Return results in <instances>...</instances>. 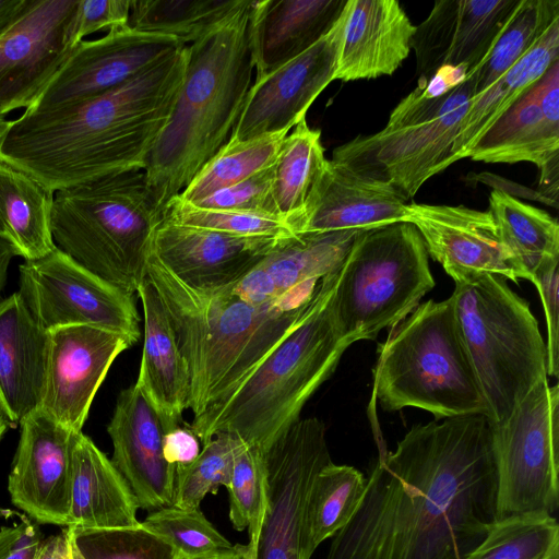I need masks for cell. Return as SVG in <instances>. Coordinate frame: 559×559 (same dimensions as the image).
Returning a JSON list of instances; mask_svg holds the SVG:
<instances>
[{
  "label": "cell",
  "mask_w": 559,
  "mask_h": 559,
  "mask_svg": "<svg viewBox=\"0 0 559 559\" xmlns=\"http://www.w3.org/2000/svg\"><path fill=\"white\" fill-rule=\"evenodd\" d=\"M493 421L415 425L379 454L325 559H464L497 521Z\"/></svg>",
  "instance_id": "cell-1"
},
{
  "label": "cell",
  "mask_w": 559,
  "mask_h": 559,
  "mask_svg": "<svg viewBox=\"0 0 559 559\" xmlns=\"http://www.w3.org/2000/svg\"><path fill=\"white\" fill-rule=\"evenodd\" d=\"M187 66V45L122 85L81 104L25 112L11 121L0 162L50 192L144 170L170 118Z\"/></svg>",
  "instance_id": "cell-2"
},
{
  "label": "cell",
  "mask_w": 559,
  "mask_h": 559,
  "mask_svg": "<svg viewBox=\"0 0 559 559\" xmlns=\"http://www.w3.org/2000/svg\"><path fill=\"white\" fill-rule=\"evenodd\" d=\"M146 278L160 298L185 361L193 418L231 394L301 322L323 280L255 305L240 298L233 285L187 286L153 252Z\"/></svg>",
  "instance_id": "cell-3"
},
{
  "label": "cell",
  "mask_w": 559,
  "mask_h": 559,
  "mask_svg": "<svg viewBox=\"0 0 559 559\" xmlns=\"http://www.w3.org/2000/svg\"><path fill=\"white\" fill-rule=\"evenodd\" d=\"M252 1L228 22L187 45V66L170 118L144 168L162 211L229 140L251 86Z\"/></svg>",
  "instance_id": "cell-4"
},
{
  "label": "cell",
  "mask_w": 559,
  "mask_h": 559,
  "mask_svg": "<svg viewBox=\"0 0 559 559\" xmlns=\"http://www.w3.org/2000/svg\"><path fill=\"white\" fill-rule=\"evenodd\" d=\"M341 267L322 280L301 322L255 370L231 394L192 418L189 428L202 444L217 432H230L266 451L300 418L306 402L349 346L332 310Z\"/></svg>",
  "instance_id": "cell-5"
},
{
  "label": "cell",
  "mask_w": 559,
  "mask_h": 559,
  "mask_svg": "<svg viewBox=\"0 0 559 559\" xmlns=\"http://www.w3.org/2000/svg\"><path fill=\"white\" fill-rule=\"evenodd\" d=\"M163 219L144 170H131L53 192L50 229L58 249L133 295Z\"/></svg>",
  "instance_id": "cell-6"
},
{
  "label": "cell",
  "mask_w": 559,
  "mask_h": 559,
  "mask_svg": "<svg viewBox=\"0 0 559 559\" xmlns=\"http://www.w3.org/2000/svg\"><path fill=\"white\" fill-rule=\"evenodd\" d=\"M373 396L388 412L415 407L436 419L488 416L451 297L418 305L378 348Z\"/></svg>",
  "instance_id": "cell-7"
},
{
  "label": "cell",
  "mask_w": 559,
  "mask_h": 559,
  "mask_svg": "<svg viewBox=\"0 0 559 559\" xmlns=\"http://www.w3.org/2000/svg\"><path fill=\"white\" fill-rule=\"evenodd\" d=\"M450 296L488 417L498 423L543 378L547 349L526 300L501 276L475 273Z\"/></svg>",
  "instance_id": "cell-8"
},
{
  "label": "cell",
  "mask_w": 559,
  "mask_h": 559,
  "mask_svg": "<svg viewBox=\"0 0 559 559\" xmlns=\"http://www.w3.org/2000/svg\"><path fill=\"white\" fill-rule=\"evenodd\" d=\"M435 287L417 228L400 222L362 230L340 270L332 297L337 330L350 346L394 328Z\"/></svg>",
  "instance_id": "cell-9"
},
{
  "label": "cell",
  "mask_w": 559,
  "mask_h": 559,
  "mask_svg": "<svg viewBox=\"0 0 559 559\" xmlns=\"http://www.w3.org/2000/svg\"><path fill=\"white\" fill-rule=\"evenodd\" d=\"M473 97L466 78L438 97L427 96L417 85L382 130L336 147L332 159L390 183L409 201L428 179L456 162L455 140Z\"/></svg>",
  "instance_id": "cell-10"
},
{
  "label": "cell",
  "mask_w": 559,
  "mask_h": 559,
  "mask_svg": "<svg viewBox=\"0 0 559 559\" xmlns=\"http://www.w3.org/2000/svg\"><path fill=\"white\" fill-rule=\"evenodd\" d=\"M497 520L559 507V388L540 379L493 423Z\"/></svg>",
  "instance_id": "cell-11"
},
{
  "label": "cell",
  "mask_w": 559,
  "mask_h": 559,
  "mask_svg": "<svg viewBox=\"0 0 559 559\" xmlns=\"http://www.w3.org/2000/svg\"><path fill=\"white\" fill-rule=\"evenodd\" d=\"M17 293L47 332L92 325L118 332L132 344L140 338L133 295L84 269L57 247L44 257L21 263Z\"/></svg>",
  "instance_id": "cell-12"
},
{
  "label": "cell",
  "mask_w": 559,
  "mask_h": 559,
  "mask_svg": "<svg viewBox=\"0 0 559 559\" xmlns=\"http://www.w3.org/2000/svg\"><path fill=\"white\" fill-rule=\"evenodd\" d=\"M332 462L325 426L299 418L265 451L266 503L255 540V559H310L305 512L316 475Z\"/></svg>",
  "instance_id": "cell-13"
},
{
  "label": "cell",
  "mask_w": 559,
  "mask_h": 559,
  "mask_svg": "<svg viewBox=\"0 0 559 559\" xmlns=\"http://www.w3.org/2000/svg\"><path fill=\"white\" fill-rule=\"evenodd\" d=\"M81 0H38L0 38V118L29 108L81 41Z\"/></svg>",
  "instance_id": "cell-14"
},
{
  "label": "cell",
  "mask_w": 559,
  "mask_h": 559,
  "mask_svg": "<svg viewBox=\"0 0 559 559\" xmlns=\"http://www.w3.org/2000/svg\"><path fill=\"white\" fill-rule=\"evenodd\" d=\"M185 46L173 36L129 26L110 31L99 39L81 40L43 94L26 110L47 112L95 98Z\"/></svg>",
  "instance_id": "cell-15"
},
{
  "label": "cell",
  "mask_w": 559,
  "mask_h": 559,
  "mask_svg": "<svg viewBox=\"0 0 559 559\" xmlns=\"http://www.w3.org/2000/svg\"><path fill=\"white\" fill-rule=\"evenodd\" d=\"M345 7L331 31L311 48L267 75L255 79L229 140L242 141L289 131L306 119L314 99L335 80Z\"/></svg>",
  "instance_id": "cell-16"
},
{
  "label": "cell",
  "mask_w": 559,
  "mask_h": 559,
  "mask_svg": "<svg viewBox=\"0 0 559 559\" xmlns=\"http://www.w3.org/2000/svg\"><path fill=\"white\" fill-rule=\"evenodd\" d=\"M48 333L47 373L39 411L80 432L110 366L133 344L118 332L92 325L63 326Z\"/></svg>",
  "instance_id": "cell-17"
},
{
  "label": "cell",
  "mask_w": 559,
  "mask_h": 559,
  "mask_svg": "<svg viewBox=\"0 0 559 559\" xmlns=\"http://www.w3.org/2000/svg\"><path fill=\"white\" fill-rule=\"evenodd\" d=\"M19 426L20 439L8 477L11 501L38 523L67 527L72 447L78 432L39 409Z\"/></svg>",
  "instance_id": "cell-18"
},
{
  "label": "cell",
  "mask_w": 559,
  "mask_h": 559,
  "mask_svg": "<svg viewBox=\"0 0 559 559\" xmlns=\"http://www.w3.org/2000/svg\"><path fill=\"white\" fill-rule=\"evenodd\" d=\"M407 222L420 234L428 255L453 281L487 273L519 283L526 280L503 245L490 211L464 205L407 204Z\"/></svg>",
  "instance_id": "cell-19"
},
{
  "label": "cell",
  "mask_w": 559,
  "mask_h": 559,
  "mask_svg": "<svg viewBox=\"0 0 559 559\" xmlns=\"http://www.w3.org/2000/svg\"><path fill=\"white\" fill-rule=\"evenodd\" d=\"M521 0H438L416 26L411 49L418 84L445 66L474 69L487 55Z\"/></svg>",
  "instance_id": "cell-20"
},
{
  "label": "cell",
  "mask_w": 559,
  "mask_h": 559,
  "mask_svg": "<svg viewBox=\"0 0 559 559\" xmlns=\"http://www.w3.org/2000/svg\"><path fill=\"white\" fill-rule=\"evenodd\" d=\"M110 459L132 490L139 509L173 506L176 468L164 457L163 419L134 383L122 390L107 426Z\"/></svg>",
  "instance_id": "cell-21"
},
{
  "label": "cell",
  "mask_w": 559,
  "mask_h": 559,
  "mask_svg": "<svg viewBox=\"0 0 559 559\" xmlns=\"http://www.w3.org/2000/svg\"><path fill=\"white\" fill-rule=\"evenodd\" d=\"M284 238L242 237L163 219L153 253L179 281L195 289L234 285Z\"/></svg>",
  "instance_id": "cell-22"
},
{
  "label": "cell",
  "mask_w": 559,
  "mask_h": 559,
  "mask_svg": "<svg viewBox=\"0 0 559 559\" xmlns=\"http://www.w3.org/2000/svg\"><path fill=\"white\" fill-rule=\"evenodd\" d=\"M407 204L390 183L328 159L313 199L290 228L295 234L373 229L407 222Z\"/></svg>",
  "instance_id": "cell-23"
},
{
  "label": "cell",
  "mask_w": 559,
  "mask_h": 559,
  "mask_svg": "<svg viewBox=\"0 0 559 559\" xmlns=\"http://www.w3.org/2000/svg\"><path fill=\"white\" fill-rule=\"evenodd\" d=\"M335 80L391 75L407 58L416 26L396 0H347Z\"/></svg>",
  "instance_id": "cell-24"
},
{
  "label": "cell",
  "mask_w": 559,
  "mask_h": 559,
  "mask_svg": "<svg viewBox=\"0 0 559 559\" xmlns=\"http://www.w3.org/2000/svg\"><path fill=\"white\" fill-rule=\"evenodd\" d=\"M49 333L17 292L0 299V406L12 425L39 409L47 373Z\"/></svg>",
  "instance_id": "cell-25"
},
{
  "label": "cell",
  "mask_w": 559,
  "mask_h": 559,
  "mask_svg": "<svg viewBox=\"0 0 559 559\" xmlns=\"http://www.w3.org/2000/svg\"><path fill=\"white\" fill-rule=\"evenodd\" d=\"M362 230L296 234L281 239L233 290L243 300L269 304L295 287L337 271Z\"/></svg>",
  "instance_id": "cell-26"
},
{
  "label": "cell",
  "mask_w": 559,
  "mask_h": 559,
  "mask_svg": "<svg viewBox=\"0 0 559 559\" xmlns=\"http://www.w3.org/2000/svg\"><path fill=\"white\" fill-rule=\"evenodd\" d=\"M347 0L252 1L250 43L255 79L298 57L334 26Z\"/></svg>",
  "instance_id": "cell-27"
},
{
  "label": "cell",
  "mask_w": 559,
  "mask_h": 559,
  "mask_svg": "<svg viewBox=\"0 0 559 559\" xmlns=\"http://www.w3.org/2000/svg\"><path fill=\"white\" fill-rule=\"evenodd\" d=\"M468 157L485 163H532L539 169V188L557 201L559 118L543 112L533 84L480 138Z\"/></svg>",
  "instance_id": "cell-28"
},
{
  "label": "cell",
  "mask_w": 559,
  "mask_h": 559,
  "mask_svg": "<svg viewBox=\"0 0 559 559\" xmlns=\"http://www.w3.org/2000/svg\"><path fill=\"white\" fill-rule=\"evenodd\" d=\"M138 503L111 460L82 431L72 447L68 526L117 528L140 524Z\"/></svg>",
  "instance_id": "cell-29"
},
{
  "label": "cell",
  "mask_w": 559,
  "mask_h": 559,
  "mask_svg": "<svg viewBox=\"0 0 559 559\" xmlns=\"http://www.w3.org/2000/svg\"><path fill=\"white\" fill-rule=\"evenodd\" d=\"M144 312V340L135 384L160 415L166 432L189 409V377L160 298L145 278L136 290Z\"/></svg>",
  "instance_id": "cell-30"
},
{
  "label": "cell",
  "mask_w": 559,
  "mask_h": 559,
  "mask_svg": "<svg viewBox=\"0 0 559 559\" xmlns=\"http://www.w3.org/2000/svg\"><path fill=\"white\" fill-rule=\"evenodd\" d=\"M558 60L559 20H556L522 59L471 99L455 140L456 160L468 157L480 138Z\"/></svg>",
  "instance_id": "cell-31"
},
{
  "label": "cell",
  "mask_w": 559,
  "mask_h": 559,
  "mask_svg": "<svg viewBox=\"0 0 559 559\" xmlns=\"http://www.w3.org/2000/svg\"><path fill=\"white\" fill-rule=\"evenodd\" d=\"M52 198L33 178L0 162V236L24 260L56 248L50 229Z\"/></svg>",
  "instance_id": "cell-32"
},
{
  "label": "cell",
  "mask_w": 559,
  "mask_h": 559,
  "mask_svg": "<svg viewBox=\"0 0 559 559\" xmlns=\"http://www.w3.org/2000/svg\"><path fill=\"white\" fill-rule=\"evenodd\" d=\"M489 211L503 245L527 281L545 262L559 259V225L546 211L502 190L490 193Z\"/></svg>",
  "instance_id": "cell-33"
},
{
  "label": "cell",
  "mask_w": 559,
  "mask_h": 559,
  "mask_svg": "<svg viewBox=\"0 0 559 559\" xmlns=\"http://www.w3.org/2000/svg\"><path fill=\"white\" fill-rule=\"evenodd\" d=\"M326 163L321 132L302 119L286 135L274 163V198L289 226L309 206Z\"/></svg>",
  "instance_id": "cell-34"
},
{
  "label": "cell",
  "mask_w": 559,
  "mask_h": 559,
  "mask_svg": "<svg viewBox=\"0 0 559 559\" xmlns=\"http://www.w3.org/2000/svg\"><path fill=\"white\" fill-rule=\"evenodd\" d=\"M248 0H131L129 27L173 36L187 45L215 31Z\"/></svg>",
  "instance_id": "cell-35"
},
{
  "label": "cell",
  "mask_w": 559,
  "mask_h": 559,
  "mask_svg": "<svg viewBox=\"0 0 559 559\" xmlns=\"http://www.w3.org/2000/svg\"><path fill=\"white\" fill-rule=\"evenodd\" d=\"M365 487V475L350 465L330 462L316 475L305 512V546L310 556L349 522Z\"/></svg>",
  "instance_id": "cell-36"
},
{
  "label": "cell",
  "mask_w": 559,
  "mask_h": 559,
  "mask_svg": "<svg viewBox=\"0 0 559 559\" xmlns=\"http://www.w3.org/2000/svg\"><path fill=\"white\" fill-rule=\"evenodd\" d=\"M559 20L558 0H521L485 58L467 72L474 96L493 84Z\"/></svg>",
  "instance_id": "cell-37"
},
{
  "label": "cell",
  "mask_w": 559,
  "mask_h": 559,
  "mask_svg": "<svg viewBox=\"0 0 559 559\" xmlns=\"http://www.w3.org/2000/svg\"><path fill=\"white\" fill-rule=\"evenodd\" d=\"M288 132L228 140L178 195L197 203L272 166Z\"/></svg>",
  "instance_id": "cell-38"
},
{
  "label": "cell",
  "mask_w": 559,
  "mask_h": 559,
  "mask_svg": "<svg viewBox=\"0 0 559 559\" xmlns=\"http://www.w3.org/2000/svg\"><path fill=\"white\" fill-rule=\"evenodd\" d=\"M464 559H559V524L546 512L498 519Z\"/></svg>",
  "instance_id": "cell-39"
},
{
  "label": "cell",
  "mask_w": 559,
  "mask_h": 559,
  "mask_svg": "<svg viewBox=\"0 0 559 559\" xmlns=\"http://www.w3.org/2000/svg\"><path fill=\"white\" fill-rule=\"evenodd\" d=\"M245 443L235 433L217 432L202 444L192 464L176 468L173 506L199 509L207 493H216L219 486L228 489L235 456Z\"/></svg>",
  "instance_id": "cell-40"
},
{
  "label": "cell",
  "mask_w": 559,
  "mask_h": 559,
  "mask_svg": "<svg viewBox=\"0 0 559 559\" xmlns=\"http://www.w3.org/2000/svg\"><path fill=\"white\" fill-rule=\"evenodd\" d=\"M141 523L168 539L185 559L233 556L243 547L225 538L200 509L169 506L148 512Z\"/></svg>",
  "instance_id": "cell-41"
},
{
  "label": "cell",
  "mask_w": 559,
  "mask_h": 559,
  "mask_svg": "<svg viewBox=\"0 0 559 559\" xmlns=\"http://www.w3.org/2000/svg\"><path fill=\"white\" fill-rule=\"evenodd\" d=\"M67 527L83 559H185L168 539L141 522L117 528Z\"/></svg>",
  "instance_id": "cell-42"
},
{
  "label": "cell",
  "mask_w": 559,
  "mask_h": 559,
  "mask_svg": "<svg viewBox=\"0 0 559 559\" xmlns=\"http://www.w3.org/2000/svg\"><path fill=\"white\" fill-rule=\"evenodd\" d=\"M229 492V519L236 531L248 528L255 540L266 503L265 450L245 443L234 460Z\"/></svg>",
  "instance_id": "cell-43"
},
{
  "label": "cell",
  "mask_w": 559,
  "mask_h": 559,
  "mask_svg": "<svg viewBox=\"0 0 559 559\" xmlns=\"http://www.w3.org/2000/svg\"><path fill=\"white\" fill-rule=\"evenodd\" d=\"M164 218L170 222L206 228L242 237L288 238L296 234L287 221L277 215L209 209L176 195L167 204Z\"/></svg>",
  "instance_id": "cell-44"
},
{
  "label": "cell",
  "mask_w": 559,
  "mask_h": 559,
  "mask_svg": "<svg viewBox=\"0 0 559 559\" xmlns=\"http://www.w3.org/2000/svg\"><path fill=\"white\" fill-rule=\"evenodd\" d=\"M193 204L209 209L281 216L274 198V164L250 178Z\"/></svg>",
  "instance_id": "cell-45"
},
{
  "label": "cell",
  "mask_w": 559,
  "mask_h": 559,
  "mask_svg": "<svg viewBox=\"0 0 559 559\" xmlns=\"http://www.w3.org/2000/svg\"><path fill=\"white\" fill-rule=\"evenodd\" d=\"M559 259L545 262L534 273L536 286L546 317L547 325V374L556 377L559 371Z\"/></svg>",
  "instance_id": "cell-46"
},
{
  "label": "cell",
  "mask_w": 559,
  "mask_h": 559,
  "mask_svg": "<svg viewBox=\"0 0 559 559\" xmlns=\"http://www.w3.org/2000/svg\"><path fill=\"white\" fill-rule=\"evenodd\" d=\"M131 0H81L79 38L129 26Z\"/></svg>",
  "instance_id": "cell-47"
},
{
  "label": "cell",
  "mask_w": 559,
  "mask_h": 559,
  "mask_svg": "<svg viewBox=\"0 0 559 559\" xmlns=\"http://www.w3.org/2000/svg\"><path fill=\"white\" fill-rule=\"evenodd\" d=\"M39 526L23 518L20 523L0 527V559H34L41 544Z\"/></svg>",
  "instance_id": "cell-48"
},
{
  "label": "cell",
  "mask_w": 559,
  "mask_h": 559,
  "mask_svg": "<svg viewBox=\"0 0 559 559\" xmlns=\"http://www.w3.org/2000/svg\"><path fill=\"white\" fill-rule=\"evenodd\" d=\"M164 457L175 468L187 467L201 453V441L189 428L177 426L164 436Z\"/></svg>",
  "instance_id": "cell-49"
},
{
  "label": "cell",
  "mask_w": 559,
  "mask_h": 559,
  "mask_svg": "<svg viewBox=\"0 0 559 559\" xmlns=\"http://www.w3.org/2000/svg\"><path fill=\"white\" fill-rule=\"evenodd\" d=\"M37 2L38 0H0V38Z\"/></svg>",
  "instance_id": "cell-50"
},
{
  "label": "cell",
  "mask_w": 559,
  "mask_h": 559,
  "mask_svg": "<svg viewBox=\"0 0 559 559\" xmlns=\"http://www.w3.org/2000/svg\"><path fill=\"white\" fill-rule=\"evenodd\" d=\"M10 124L11 121L5 120L4 118H0V150L7 135V132L10 128Z\"/></svg>",
  "instance_id": "cell-51"
},
{
  "label": "cell",
  "mask_w": 559,
  "mask_h": 559,
  "mask_svg": "<svg viewBox=\"0 0 559 559\" xmlns=\"http://www.w3.org/2000/svg\"><path fill=\"white\" fill-rule=\"evenodd\" d=\"M247 551H248V545H243L241 551L236 554V555L226 556V557L210 558V559H248L247 558Z\"/></svg>",
  "instance_id": "cell-52"
},
{
  "label": "cell",
  "mask_w": 559,
  "mask_h": 559,
  "mask_svg": "<svg viewBox=\"0 0 559 559\" xmlns=\"http://www.w3.org/2000/svg\"><path fill=\"white\" fill-rule=\"evenodd\" d=\"M11 426L13 425L5 417H0V440Z\"/></svg>",
  "instance_id": "cell-53"
},
{
  "label": "cell",
  "mask_w": 559,
  "mask_h": 559,
  "mask_svg": "<svg viewBox=\"0 0 559 559\" xmlns=\"http://www.w3.org/2000/svg\"><path fill=\"white\" fill-rule=\"evenodd\" d=\"M248 545V551H247V558L248 559H255V545L252 540H249Z\"/></svg>",
  "instance_id": "cell-54"
},
{
  "label": "cell",
  "mask_w": 559,
  "mask_h": 559,
  "mask_svg": "<svg viewBox=\"0 0 559 559\" xmlns=\"http://www.w3.org/2000/svg\"><path fill=\"white\" fill-rule=\"evenodd\" d=\"M70 532V531H69ZM71 537V536H70ZM71 552H72V558L73 559H83V557L80 555L79 550L76 549V547L74 546V544L72 543V539H71Z\"/></svg>",
  "instance_id": "cell-55"
},
{
  "label": "cell",
  "mask_w": 559,
  "mask_h": 559,
  "mask_svg": "<svg viewBox=\"0 0 559 559\" xmlns=\"http://www.w3.org/2000/svg\"><path fill=\"white\" fill-rule=\"evenodd\" d=\"M0 417H5V415H4V413H3L2 408H1V406H0ZM5 418H7V417H5Z\"/></svg>",
  "instance_id": "cell-56"
}]
</instances>
